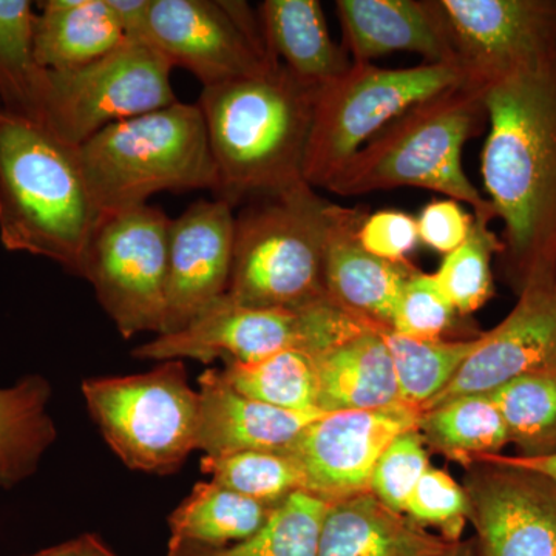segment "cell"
<instances>
[{
	"label": "cell",
	"instance_id": "3957f363",
	"mask_svg": "<svg viewBox=\"0 0 556 556\" xmlns=\"http://www.w3.org/2000/svg\"><path fill=\"white\" fill-rule=\"evenodd\" d=\"M101 214L78 146L0 110V243L83 277Z\"/></svg>",
	"mask_w": 556,
	"mask_h": 556
},
{
	"label": "cell",
	"instance_id": "d6a6232c",
	"mask_svg": "<svg viewBox=\"0 0 556 556\" xmlns=\"http://www.w3.org/2000/svg\"><path fill=\"white\" fill-rule=\"evenodd\" d=\"M201 470L211 475L215 484L269 507L305 489L298 464L281 452L206 455L201 459Z\"/></svg>",
	"mask_w": 556,
	"mask_h": 556
},
{
	"label": "cell",
	"instance_id": "52a82bcc",
	"mask_svg": "<svg viewBox=\"0 0 556 556\" xmlns=\"http://www.w3.org/2000/svg\"><path fill=\"white\" fill-rule=\"evenodd\" d=\"M468 84L450 62L382 68L353 64L317 91L305 159V181L328 189L348 161L419 102Z\"/></svg>",
	"mask_w": 556,
	"mask_h": 556
},
{
	"label": "cell",
	"instance_id": "ffe728a7",
	"mask_svg": "<svg viewBox=\"0 0 556 556\" xmlns=\"http://www.w3.org/2000/svg\"><path fill=\"white\" fill-rule=\"evenodd\" d=\"M199 448L208 456L283 452L321 412H288L240 394L218 369L200 376Z\"/></svg>",
	"mask_w": 556,
	"mask_h": 556
},
{
	"label": "cell",
	"instance_id": "f1b7e54d",
	"mask_svg": "<svg viewBox=\"0 0 556 556\" xmlns=\"http://www.w3.org/2000/svg\"><path fill=\"white\" fill-rule=\"evenodd\" d=\"M417 430L428 447L464 466L506 447V424L485 394L453 399L420 413Z\"/></svg>",
	"mask_w": 556,
	"mask_h": 556
},
{
	"label": "cell",
	"instance_id": "8992f818",
	"mask_svg": "<svg viewBox=\"0 0 556 556\" xmlns=\"http://www.w3.org/2000/svg\"><path fill=\"white\" fill-rule=\"evenodd\" d=\"M329 204L302 182L243 208L236 217L226 295L255 308H295L331 300L324 278Z\"/></svg>",
	"mask_w": 556,
	"mask_h": 556
},
{
	"label": "cell",
	"instance_id": "d4e9b609",
	"mask_svg": "<svg viewBox=\"0 0 556 556\" xmlns=\"http://www.w3.org/2000/svg\"><path fill=\"white\" fill-rule=\"evenodd\" d=\"M49 380L25 376L16 386L0 388V486L11 490L38 470L40 457L56 441L47 407Z\"/></svg>",
	"mask_w": 556,
	"mask_h": 556
},
{
	"label": "cell",
	"instance_id": "4dcf8cb0",
	"mask_svg": "<svg viewBox=\"0 0 556 556\" xmlns=\"http://www.w3.org/2000/svg\"><path fill=\"white\" fill-rule=\"evenodd\" d=\"M383 339L393 361L401 402L419 409L448 387L478 345V338L417 340L391 329L383 331Z\"/></svg>",
	"mask_w": 556,
	"mask_h": 556
},
{
	"label": "cell",
	"instance_id": "f35d334b",
	"mask_svg": "<svg viewBox=\"0 0 556 556\" xmlns=\"http://www.w3.org/2000/svg\"><path fill=\"white\" fill-rule=\"evenodd\" d=\"M419 240L428 248L450 254L466 241L473 225V215L455 200H434L416 218Z\"/></svg>",
	"mask_w": 556,
	"mask_h": 556
},
{
	"label": "cell",
	"instance_id": "7402d4cb",
	"mask_svg": "<svg viewBox=\"0 0 556 556\" xmlns=\"http://www.w3.org/2000/svg\"><path fill=\"white\" fill-rule=\"evenodd\" d=\"M257 11L270 56L305 86L320 89L353 65L317 0H265Z\"/></svg>",
	"mask_w": 556,
	"mask_h": 556
},
{
	"label": "cell",
	"instance_id": "4fadbf2b",
	"mask_svg": "<svg viewBox=\"0 0 556 556\" xmlns=\"http://www.w3.org/2000/svg\"><path fill=\"white\" fill-rule=\"evenodd\" d=\"M457 65L471 86L556 56V0H438Z\"/></svg>",
	"mask_w": 556,
	"mask_h": 556
},
{
	"label": "cell",
	"instance_id": "83f0119b",
	"mask_svg": "<svg viewBox=\"0 0 556 556\" xmlns=\"http://www.w3.org/2000/svg\"><path fill=\"white\" fill-rule=\"evenodd\" d=\"M328 506L320 497L295 492L278 504L266 526L249 540L226 547L169 540L167 556H317Z\"/></svg>",
	"mask_w": 556,
	"mask_h": 556
},
{
	"label": "cell",
	"instance_id": "836d02e7",
	"mask_svg": "<svg viewBox=\"0 0 556 556\" xmlns=\"http://www.w3.org/2000/svg\"><path fill=\"white\" fill-rule=\"evenodd\" d=\"M489 219L475 217L466 241L442 260L433 274L439 289L457 314L468 316L493 295L492 260L503 251Z\"/></svg>",
	"mask_w": 556,
	"mask_h": 556
},
{
	"label": "cell",
	"instance_id": "8fae6325",
	"mask_svg": "<svg viewBox=\"0 0 556 556\" xmlns=\"http://www.w3.org/2000/svg\"><path fill=\"white\" fill-rule=\"evenodd\" d=\"M170 222L141 204L104 215L91 237L83 278L124 339L166 329Z\"/></svg>",
	"mask_w": 556,
	"mask_h": 556
},
{
	"label": "cell",
	"instance_id": "8d00e7d4",
	"mask_svg": "<svg viewBox=\"0 0 556 556\" xmlns=\"http://www.w3.org/2000/svg\"><path fill=\"white\" fill-rule=\"evenodd\" d=\"M455 314L433 274L416 269L402 289L391 331L409 339H442V334L452 327Z\"/></svg>",
	"mask_w": 556,
	"mask_h": 556
},
{
	"label": "cell",
	"instance_id": "7a4b0ae2",
	"mask_svg": "<svg viewBox=\"0 0 556 556\" xmlns=\"http://www.w3.org/2000/svg\"><path fill=\"white\" fill-rule=\"evenodd\" d=\"M317 91L281 64L263 75L204 87L197 105L217 166V200L233 207L306 182Z\"/></svg>",
	"mask_w": 556,
	"mask_h": 556
},
{
	"label": "cell",
	"instance_id": "44dd1931",
	"mask_svg": "<svg viewBox=\"0 0 556 556\" xmlns=\"http://www.w3.org/2000/svg\"><path fill=\"white\" fill-rule=\"evenodd\" d=\"M450 544L367 492L329 504L317 556H438Z\"/></svg>",
	"mask_w": 556,
	"mask_h": 556
},
{
	"label": "cell",
	"instance_id": "d6986e66",
	"mask_svg": "<svg viewBox=\"0 0 556 556\" xmlns=\"http://www.w3.org/2000/svg\"><path fill=\"white\" fill-rule=\"evenodd\" d=\"M336 10L353 64L409 51L457 65L438 0H338Z\"/></svg>",
	"mask_w": 556,
	"mask_h": 556
},
{
	"label": "cell",
	"instance_id": "9c48e42d",
	"mask_svg": "<svg viewBox=\"0 0 556 556\" xmlns=\"http://www.w3.org/2000/svg\"><path fill=\"white\" fill-rule=\"evenodd\" d=\"M369 328L378 327L332 300L295 308H255L225 295L188 327L159 336L134 350V356L160 362L193 358L203 364L218 357L249 364L289 350L318 356Z\"/></svg>",
	"mask_w": 556,
	"mask_h": 556
},
{
	"label": "cell",
	"instance_id": "5b68a950",
	"mask_svg": "<svg viewBox=\"0 0 556 556\" xmlns=\"http://www.w3.org/2000/svg\"><path fill=\"white\" fill-rule=\"evenodd\" d=\"M80 163L101 218L148 204L156 193L207 189L218 174L203 113L175 102L105 127L79 148Z\"/></svg>",
	"mask_w": 556,
	"mask_h": 556
},
{
	"label": "cell",
	"instance_id": "277c9868",
	"mask_svg": "<svg viewBox=\"0 0 556 556\" xmlns=\"http://www.w3.org/2000/svg\"><path fill=\"white\" fill-rule=\"evenodd\" d=\"M484 90L471 84L419 102L353 156L328 186L339 197L397 188L444 193L493 222L492 204L468 179L463 149L486 123Z\"/></svg>",
	"mask_w": 556,
	"mask_h": 556
},
{
	"label": "cell",
	"instance_id": "603a6c76",
	"mask_svg": "<svg viewBox=\"0 0 556 556\" xmlns=\"http://www.w3.org/2000/svg\"><path fill=\"white\" fill-rule=\"evenodd\" d=\"M383 331L386 329L369 328L327 353L318 354L320 412L375 409L401 402Z\"/></svg>",
	"mask_w": 556,
	"mask_h": 556
},
{
	"label": "cell",
	"instance_id": "9a60e30c",
	"mask_svg": "<svg viewBox=\"0 0 556 556\" xmlns=\"http://www.w3.org/2000/svg\"><path fill=\"white\" fill-rule=\"evenodd\" d=\"M475 466L464 489L479 556H556V482L526 468Z\"/></svg>",
	"mask_w": 556,
	"mask_h": 556
},
{
	"label": "cell",
	"instance_id": "f6af8a7d",
	"mask_svg": "<svg viewBox=\"0 0 556 556\" xmlns=\"http://www.w3.org/2000/svg\"><path fill=\"white\" fill-rule=\"evenodd\" d=\"M554 375L556 376V368H555Z\"/></svg>",
	"mask_w": 556,
	"mask_h": 556
},
{
	"label": "cell",
	"instance_id": "4316f807",
	"mask_svg": "<svg viewBox=\"0 0 556 556\" xmlns=\"http://www.w3.org/2000/svg\"><path fill=\"white\" fill-rule=\"evenodd\" d=\"M35 20L28 0H0V109L39 124L47 70L35 58Z\"/></svg>",
	"mask_w": 556,
	"mask_h": 556
},
{
	"label": "cell",
	"instance_id": "60d3db41",
	"mask_svg": "<svg viewBox=\"0 0 556 556\" xmlns=\"http://www.w3.org/2000/svg\"><path fill=\"white\" fill-rule=\"evenodd\" d=\"M478 463H495L504 464V466L526 468V470L536 471V473L544 475L556 482V453L546 456H507L503 453L496 455L479 456L475 459L473 464Z\"/></svg>",
	"mask_w": 556,
	"mask_h": 556
},
{
	"label": "cell",
	"instance_id": "ee69618b",
	"mask_svg": "<svg viewBox=\"0 0 556 556\" xmlns=\"http://www.w3.org/2000/svg\"><path fill=\"white\" fill-rule=\"evenodd\" d=\"M76 546H78V543H76V540H72L67 541V543L58 544V546L43 548V551L38 552V554L28 556H75Z\"/></svg>",
	"mask_w": 556,
	"mask_h": 556
},
{
	"label": "cell",
	"instance_id": "ac0fdd59",
	"mask_svg": "<svg viewBox=\"0 0 556 556\" xmlns=\"http://www.w3.org/2000/svg\"><path fill=\"white\" fill-rule=\"evenodd\" d=\"M367 214L361 208L328 207L324 278L328 298L348 313L382 329H391L402 289L416 268L390 263L365 251L358 229Z\"/></svg>",
	"mask_w": 556,
	"mask_h": 556
},
{
	"label": "cell",
	"instance_id": "6da1fadb",
	"mask_svg": "<svg viewBox=\"0 0 556 556\" xmlns=\"http://www.w3.org/2000/svg\"><path fill=\"white\" fill-rule=\"evenodd\" d=\"M485 199L503 222L501 258L518 294L556 281V56L484 90Z\"/></svg>",
	"mask_w": 556,
	"mask_h": 556
},
{
	"label": "cell",
	"instance_id": "1f68e13d",
	"mask_svg": "<svg viewBox=\"0 0 556 556\" xmlns=\"http://www.w3.org/2000/svg\"><path fill=\"white\" fill-rule=\"evenodd\" d=\"M504 424L508 442L519 456H546L556 453V376L530 372L485 394Z\"/></svg>",
	"mask_w": 556,
	"mask_h": 556
},
{
	"label": "cell",
	"instance_id": "f546056e",
	"mask_svg": "<svg viewBox=\"0 0 556 556\" xmlns=\"http://www.w3.org/2000/svg\"><path fill=\"white\" fill-rule=\"evenodd\" d=\"M219 375L230 388L263 404L288 412H320L317 356L308 351H283L249 364L230 361Z\"/></svg>",
	"mask_w": 556,
	"mask_h": 556
},
{
	"label": "cell",
	"instance_id": "e575fe53",
	"mask_svg": "<svg viewBox=\"0 0 556 556\" xmlns=\"http://www.w3.org/2000/svg\"><path fill=\"white\" fill-rule=\"evenodd\" d=\"M416 525L433 526L448 543H457L470 517L466 489L447 471L430 467L408 497L405 514Z\"/></svg>",
	"mask_w": 556,
	"mask_h": 556
},
{
	"label": "cell",
	"instance_id": "74e56055",
	"mask_svg": "<svg viewBox=\"0 0 556 556\" xmlns=\"http://www.w3.org/2000/svg\"><path fill=\"white\" fill-rule=\"evenodd\" d=\"M358 240L369 254L390 263H408V255L420 241L416 218L402 211L367 215L358 229Z\"/></svg>",
	"mask_w": 556,
	"mask_h": 556
},
{
	"label": "cell",
	"instance_id": "e0dca14e",
	"mask_svg": "<svg viewBox=\"0 0 556 556\" xmlns=\"http://www.w3.org/2000/svg\"><path fill=\"white\" fill-rule=\"evenodd\" d=\"M233 232V207L223 200L195 201L172 219L164 334L188 327L228 294Z\"/></svg>",
	"mask_w": 556,
	"mask_h": 556
},
{
	"label": "cell",
	"instance_id": "ab89813d",
	"mask_svg": "<svg viewBox=\"0 0 556 556\" xmlns=\"http://www.w3.org/2000/svg\"><path fill=\"white\" fill-rule=\"evenodd\" d=\"M109 5L118 20L124 38L149 46L152 0H109Z\"/></svg>",
	"mask_w": 556,
	"mask_h": 556
},
{
	"label": "cell",
	"instance_id": "7c38bea8",
	"mask_svg": "<svg viewBox=\"0 0 556 556\" xmlns=\"http://www.w3.org/2000/svg\"><path fill=\"white\" fill-rule=\"evenodd\" d=\"M149 46L204 87L276 67L258 11L237 0H152Z\"/></svg>",
	"mask_w": 556,
	"mask_h": 556
},
{
	"label": "cell",
	"instance_id": "2e32d148",
	"mask_svg": "<svg viewBox=\"0 0 556 556\" xmlns=\"http://www.w3.org/2000/svg\"><path fill=\"white\" fill-rule=\"evenodd\" d=\"M556 368V281L530 285L519 292L517 306L497 327L482 332L473 353L427 412L453 399L489 394L530 372Z\"/></svg>",
	"mask_w": 556,
	"mask_h": 556
},
{
	"label": "cell",
	"instance_id": "cb8c5ba5",
	"mask_svg": "<svg viewBox=\"0 0 556 556\" xmlns=\"http://www.w3.org/2000/svg\"><path fill=\"white\" fill-rule=\"evenodd\" d=\"M38 5L33 47L42 68L83 67L126 40L109 0H47Z\"/></svg>",
	"mask_w": 556,
	"mask_h": 556
},
{
	"label": "cell",
	"instance_id": "ba28073f",
	"mask_svg": "<svg viewBox=\"0 0 556 556\" xmlns=\"http://www.w3.org/2000/svg\"><path fill=\"white\" fill-rule=\"evenodd\" d=\"M83 394L110 448L131 470L170 475L199 448L200 396L182 361L84 380Z\"/></svg>",
	"mask_w": 556,
	"mask_h": 556
},
{
	"label": "cell",
	"instance_id": "d590c367",
	"mask_svg": "<svg viewBox=\"0 0 556 556\" xmlns=\"http://www.w3.org/2000/svg\"><path fill=\"white\" fill-rule=\"evenodd\" d=\"M430 467L422 434L419 430L405 431L380 455L369 492L391 510L404 515L409 495Z\"/></svg>",
	"mask_w": 556,
	"mask_h": 556
},
{
	"label": "cell",
	"instance_id": "7bdbcfd3",
	"mask_svg": "<svg viewBox=\"0 0 556 556\" xmlns=\"http://www.w3.org/2000/svg\"><path fill=\"white\" fill-rule=\"evenodd\" d=\"M438 556H479L477 541H457Z\"/></svg>",
	"mask_w": 556,
	"mask_h": 556
},
{
	"label": "cell",
	"instance_id": "484cf974",
	"mask_svg": "<svg viewBox=\"0 0 556 556\" xmlns=\"http://www.w3.org/2000/svg\"><path fill=\"white\" fill-rule=\"evenodd\" d=\"M276 507L249 500L212 481L200 482L170 515V540L208 547L241 543L266 526Z\"/></svg>",
	"mask_w": 556,
	"mask_h": 556
},
{
	"label": "cell",
	"instance_id": "5bb4252c",
	"mask_svg": "<svg viewBox=\"0 0 556 556\" xmlns=\"http://www.w3.org/2000/svg\"><path fill=\"white\" fill-rule=\"evenodd\" d=\"M420 413L402 402L375 409L325 413L281 453L298 464L303 492L336 503L369 492L380 455L399 434L417 430Z\"/></svg>",
	"mask_w": 556,
	"mask_h": 556
},
{
	"label": "cell",
	"instance_id": "b9f144b4",
	"mask_svg": "<svg viewBox=\"0 0 556 556\" xmlns=\"http://www.w3.org/2000/svg\"><path fill=\"white\" fill-rule=\"evenodd\" d=\"M76 555L75 556H116L97 535H83L76 538Z\"/></svg>",
	"mask_w": 556,
	"mask_h": 556
},
{
	"label": "cell",
	"instance_id": "bcb514c9",
	"mask_svg": "<svg viewBox=\"0 0 556 556\" xmlns=\"http://www.w3.org/2000/svg\"><path fill=\"white\" fill-rule=\"evenodd\" d=\"M0 110H2V109H0Z\"/></svg>",
	"mask_w": 556,
	"mask_h": 556
},
{
	"label": "cell",
	"instance_id": "30bf717a",
	"mask_svg": "<svg viewBox=\"0 0 556 556\" xmlns=\"http://www.w3.org/2000/svg\"><path fill=\"white\" fill-rule=\"evenodd\" d=\"M172 65L148 43H123L79 68L47 70L39 126L73 146L105 127L175 104Z\"/></svg>",
	"mask_w": 556,
	"mask_h": 556
}]
</instances>
